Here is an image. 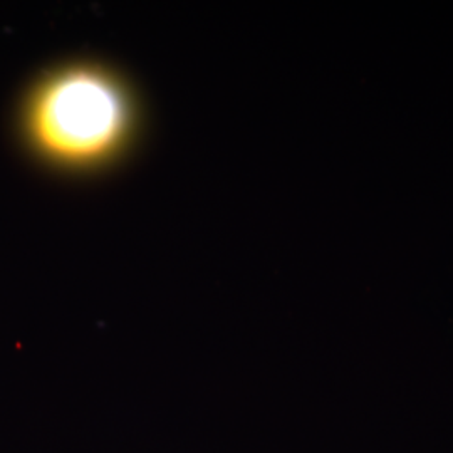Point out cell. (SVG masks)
<instances>
[{
    "mask_svg": "<svg viewBox=\"0 0 453 453\" xmlns=\"http://www.w3.org/2000/svg\"><path fill=\"white\" fill-rule=\"evenodd\" d=\"M136 125L128 88L103 65H65L37 80L20 108L22 138L34 155L63 170L114 160Z\"/></svg>",
    "mask_w": 453,
    "mask_h": 453,
    "instance_id": "obj_1",
    "label": "cell"
}]
</instances>
